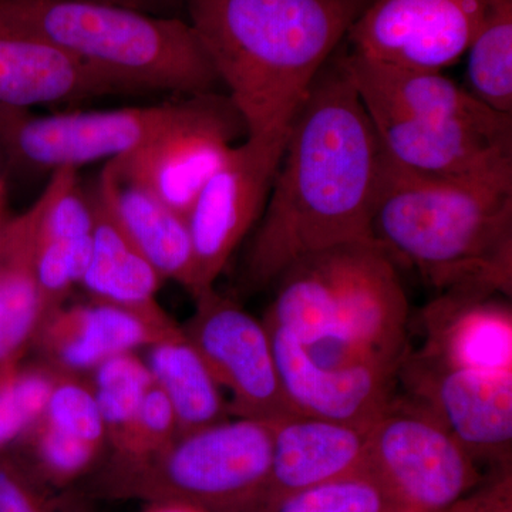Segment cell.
<instances>
[{"label": "cell", "instance_id": "cell-15", "mask_svg": "<svg viewBox=\"0 0 512 512\" xmlns=\"http://www.w3.org/2000/svg\"><path fill=\"white\" fill-rule=\"evenodd\" d=\"M265 326L282 390L296 413L370 429L396 396L400 365L320 366L291 333Z\"/></svg>", "mask_w": 512, "mask_h": 512}, {"label": "cell", "instance_id": "cell-27", "mask_svg": "<svg viewBox=\"0 0 512 512\" xmlns=\"http://www.w3.org/2000/svg\"><path fill=\"white\" fill-rule=\"evenodd\" d=\"M262 512H407L369 467L275 501Z\"/></svg>", "mask_w": 512, "mask_h": 512}, {"label": "cell", "instance_id": "cell-6", "mask_svg": "<svg viewBox=\"0 0 512 512\" xmlns=\"http://www.w3.org/2000/svg\"><path fill=\"white\" fill-rule=\"evenodd\" d=\"M271 461V423L238 417L177 436L143 460H109L96 490L104 497L174 501L204 512H261Z\"/></svg>", "mask_w": 512, "mask_h": 512}, {"label": "cell", "instance_id": "cell-38", "mask_svg": "<svg viewBox=\"0 0 512 512\" xmlns=\"http://www.w3.org/2000/svg\"><path fill=\"white\" fill-rule=\"evenodd\" d=\"M369 2H370V0H369Z\"/></svg>", "mask_w": 512, "mask_h": 512}, {"label": "cell", "instance_id": "cell-36", "mask_svg": "<svg viewBox=\"0 0 512 512\" xmlns=\"http://www.w3.org/2000/svg\"><path fill=\"white\" fill-rule=\"evenodd\" d=\"M2 168H3V160H2V157H0V177H2V175H3Z\"/></svg>", "mask_w": 512, "mask_h": 512}, {"label": "cell", "instance_id": "cell-31", "mask_svg": "<svg viewBox=\"0 0 512 512\" xmlns=\"http://www.w3.org/2000/svg\"><path fill=\"white\" fill-rule=\"evenodd\" d=\"M40 478L19 458L0 454V512H56Z\"/></svg>", "mask_w": 512, "mask_h": 512}, {"label": "cell", "instance_id": "cell-23", "mask_svg": "<svg viewBox=\"0 0 512 512\" xmlns=\"http://www.w3.org/2000/svg\"><path fill=\"white\" fill-rule=\"evenodd\" d=\"M92 198V258L80 285L96 301L131 308L157 305V292L164 279L94 191Z\"/></svg>", "mask_w": 512, "mask_h": 512}, {"label": "cell", "instance_id": "cell-20", "mask_svg": "<svg viewBox=\"0 0 512 512\" xmlns=\"http://www.w3.org/2000/svg\"><path fill=\"white\" fill-rule=\"evenodd\" d=\"M419 349L444 365L512 373V311L497 296L444 293L423 313Z\"/></svg>", "mask_w": 512, "mask_h": 512}, {"label": "cell", "instance_id": "cell-8", "mask_svg": "<svg viewBox=\"0 0 512 512\" xmlns=\"http://www.w3.org/2000/svg\"><path fill=\"white\" fill-rule=\"evenodd\" d=\"M367 467L407 512H444L483 480L430 409L396 393L370 426Z\"/></svg>", "mask_w": 512, "mask_h": 512}, {"label": "cell", "instance_id": "cell-1", "mask_svg": "<svg viewBox=\"0 0 512 512\" xmlns=\"http://www.w3.org/2000/svg\"><path fill=\"white\" fill-rule=\"evenodd\" d=\"M380 158L375 126L335 53L289 123L241 286L268 288L305 256L372 241Z\"/></svg>", "mask_w": 512, "mask_h": 512}, {"label": "cell", "instance_id": "cell-29", "mask_svg": "<svg viewBox=\"0 0 512 512\" xmlns=\"http://www.w3.org/2000/svg\"><path fill=\"white\" fill-rule=\"evenodd\" d=\"M40 419L90 446L103 451L107 446L106 429L92 383L82 375L59 372L45 413Z\"/></svg>", "mask_w": 512, "mask_h": 512}, {"label": "cell", "instance_id": "cell-35", "mask_svg": "<svg viewBox=\"0 0 512 512\" xmlns=\"http://www.w3.org/2000/svg\"><path fill=\"white\" fill-rule=\"evenodd\" d=\"M6 204H8V188H6L5 177H0V228L9 220L6 214Z\"/></svg>", "mask_w": 512, "mask_h": 512}, {"label": "cell", "instance_id": "cell-16", "mask_svg": "<svg viewBox=\"0 0 512 512\" xmlns=\"http://www.w3.org/2000/svg\"><path fill=\"white\" fill-rule=\"evenodd\" d=\"M181 329L160 303L131 308L92 299L50 313L37 330L32 348L47 365L82 375L111 357L163 342Z\"/></svg>", "mask_w": 512, "mask_h": 512}, {"label": "cell", "instance_id": "cell-25", "mask_svg": "<svg viewBox=\"0 0 512 512\" xmlns=\"http://www.w3.org/2000/svg\"><path fill=\"white\" fill-rule=\"evenodd\" d=\"M467 53L468 92L490 109L512 114V0H490Z\"/></svg>", "mask_w": 512, "mask_h": 512}, {"label": "cell", "instance_id": "cell-14", "mask_svg": "<svg viewBox=\"0 0 512 512\" xmlns=\"http://www.w3.org/2000/svg\"><path fill=\"white\" fill-rule=\"evenodd\" d=\"M366 110L384 153L403 167L453 183L512 188V128L493 130L410 119L376 107Z\"/></svg>", "mask_w": 512, "mask_h": 512}, {"label": "cell", "instance_id": "cell-37", "mask_svg": "<svg viewBox=\"0 0 512 512\" xmlns=\"http://www.w3.org/2000/svg\"><path fill=\"white\" fill-rule=\"evenodd\" d=\"M0 229H2V228H0Z\"/></svg>", "mask_w": 512, "mask_h": 512}, {"label": "cell", "instance_id": "cell-4", "mask_svg": "<svg viewBox=\"0 0 512 512\" xmlns=\"http://www.w3.org/2000/svg\"><path fill=\"white\" fill-rule=\"evenodd\" d=\"M274 285L264 322L291 333L320 366H399L409 350L402 278L373 241L305 256Z\"/></svg>", "mask_w": 512, "mask_h": 512}, {"label": "cell", "instance_id": "cell-2", "mask_svg": "<svg viewBox=\"0 0 512 512\" xmlns=\"http://www.w3.org/2000/svg\"><path fill=\"white\" fill-rule=\"evenodd\" d=\"M247 127L282 136L369 0H180Z\"/></svg>", "mask_w": 512, "mask_h": 512}, {"label": "cell", "instance_id": "cell-12", "mask_svg": "<svg viewBox=\"0 0 512 512\" xmlns=\"http://www.w3.org/2000/svg\"><path fill=\"white\" fill-rule=\"evenodd\" d=\"M490 0H370L350 26V52L389 66L443 72L466 55Z\"/></svg>", "mask_w": 512, "mask_h": 512}, {"label": "cell", "instance_id": "cell-24", "mask_svg": "<svg viewBox=\"0 0 512 512\" xmlns=\"http://www.w3.org/2000/svg\"><path fill=\"white\" fill-rule=\"evenodd\" d=\"M146 363L154 383L173 407L178 436L228 420L231 416L221 387L183 329L150 346Z\"/></svg>", "mask_w": 512, "mask_h": 512}, {"label": "cell", "instance_id": "cell-9", "mask_svg": "<svg viewBox=\"0 0 512 512\" xmlns=\"http://www.w3.org/2000/svg\"><path fill=\"white\" fill-rule=\"evenodd\" d=\"M195 302L183 330L215 382L231 394V414L262 421L298 416L282 390L265 323L215 288Z\"/></svg>", "mask_w": 512, "mask_h": 512}, {"label": "cell", "instance_id": "cell-19", "mask_svg": "<svg viewBox=\"0 0 512 512\" xmlns=\"http://www.w3.org/2000/svg\"><path fill=\"white\" fill-rule=\"evenodd\" d=\"M128 94L62 50L0 26V107L32 109Z\"/></svg>", "mask_w": 512, "mask_h": 512}, {"label": "cell", "instance_id": "cell-11", "mask_svg": "<svg viewBox=\"0 0 512 512\" xmlns=\"http://www.w3.org/2000/svg\"><path fill=\"white\" fill-rule=\"evenodd\" d=\"M397 380L407 396L434 413L477 466H511L512 373L458 369L420 350H407Z\"/></svg>", "mask_w": 512, "mask_h": 512}, {"label": "cell", "instance_id": "cell-5", "mask_svg": "<svg viewBox=\"0 0 512 512\" xmlns=\"http://www.w3.org/2000/svg\"><path fill=\"white\" fill-rule=\"evenodd\" d=\"M0 26L26 33L109 77L128 94L220 93L190 23L97 0H0Z\"/></svg>", "mask_w": 512, "mask_h": 512}, {"label": "cell", "instance_id": "cell-17", "mask_svg": "<svg viewBox=\"0 0 512 512\" xmlns=\"http://www.w3.org/2000/svg\"><path fill=\"white\" fill-rule=\"evenodd\" d=\"M339 57L366 107L416 120L512 128V114L490 109L441 72L389 66L353 52L339 53Z\"/></svg>", "mask_w": 512, "mask_h": 512}, {"label": "cell", "instance_id": "cell-18", "mask_svg": "<svg viewBox=\"0 0 512 512\" xmlns=\"http://www.w3.org/2000/svg\"><path fill=\"white\" fill-rule=\"evenodd\" d=\"M269 423L271 474L261 512L286 495L367 467L369 429L302 414Z\"/></svg>", "mask_w": 512, "mask_h": 512}, {"label": "cell", "instance_id": "cell-3", "mask_svg": "<svg viewBox=\"0 0 512 512\" xmlns=\"http://www.w3.org/2000/svg\"><path fill=\"white\" fill-rule=\"evenodd\" d=\"M370 237L439 295H511L512 188L419 174L382 148Z\"/></svg>", "mask_w": 512, "mask_h": 512}, {"label": "cell", "instance_id": "cell-7", "mask_svg": "<svg viewBox=\"0 0 512 512\" xmlns=\"http://www.w3.org/2000/svg\"><path fill=\"white\" fill-rule=\"evenodd\" d=\"M214 93L177 97L153 106L72 111L36 116L28 109L0 107L3 164L35 171L110 161L133 153L194 117Z\"/></svg>", "mask_w": 512, "mask_h": 512}, {"label": "cell", "instance_id": "cell-21", "mask_svg": "<svg viewBox=\"0 0 512 512\" xmlns=\"http://www.w3.org/2000/svg\"><path fill=\"white\" fill-rule=\"evenodd\" d=\"M94 192L161 278L177 282L192 295L194 249L187 218L121 175L110 161Z\"/></svg>", "mask_w": 512, "mask_h": 512}, {"label": "cell", "instance_id": "cell-32", "mask_svg": "<svg viewBox=\"0 0 512 512\" xmlns=\"http://www.w3.org/2000/svg\"><path fill=\"white\" fill-rule=\"evenodd\" d=\"M444 512H512L511 466L493 468L490 476Z\"/></svg>", "mask_w": 512, "mask_h": 512}, {"label": "cell", "instance_id": "cell-34", "mask_svg": "<svg viewBox=\"0 0 512 512\" xmlns=\"http://www.w3.org/2000/svg\"><path fill=\"white\" fill-rule=\"evenodd\" d=\"M143 512H204L200 508L183 503H174V501H154L148 503V507Z\"/></svg>", "mask_w": 512, "mask_h": 512}, {"label": "cell", "instance_id": "cell-30", "mask_svg": "<svg viewBox=\"0 0 512 512\" xmlns=\"http://www.w3.org/2000/svg\"><path fill=\"white\" fill-rule=\"evenodd\" d=\"M177 436L173 407L160 387L153 383L144 396L133 429L123 446L111 453L110 461L130 463L143 460L163 450Z\"/></svg>", "mask_w": 512, "mask_h": 512}, {"label": "cell", "instance_id": "cell-13", "mask_svg": "<svg viewBox=\"0 0 512 512\" xmlns=\"http://www.w3.org/2000/svg\"><path fill=\"white\" fill-rule=\"evenodd\" d=\"M247 127L225 93H214L194 117L110 163L128 180L188 217L195 198Z\"/></svg>", "mask_w": 512, "mask_h": 512}, {"label": "cell", "instance_id": "cell-26", "mask_svg": "<svg viewBox=\"0 0 512 512\" xmlns=\"http://www.w3.org/2000/svg\"><path fill=\"white\" fill-rule=\"evenodd\" d=\"M94 397L99 406L107 446L119 450L136 423L141 403L154 383L146 360L136 352L114 356L92 370Z\"/></svg>", "mask_w": 512, "mask_h": 512}, {"label": "cell", "instance_id": "cell-22", "mask_svg": "<svg viewBox=\"0 0 512 512\" xmlns=\"http://www.w3.org/2000/svg\"><path fill=\"white\" fill-rule=\"evenodd\" d=\"M43 197L0 229V367L16 365L32 348L46 318L35 254Z\"/></svg>", "mask_w": 512, "mask_h": 512}, {"label": "cell", "instance_id": "cell-33", "mask_svg": "<svg viewBox=\"0 0 512 512\" xmlns=\"http://www.w3.org/2000/svg\"><path fill=\"white\" fill-rule=\"evenodd\" d=\"M97 2L114 3V5L127 6V8L161 16H178V12L183 10L180 0H97Z\"/></svg>", "mask_w": 512, "mask_h": 512}, {"label": "cell", "instance_id": "cell-28", "mask_svg": "<svg viewBox=\"0 0 512 512\" xmlns=\"http://www.w3.org/2000/svg\"><path fill=\"white\" fill-rule=\"evenodd\" d=\"M59 372L45 362L0 367V454L25 439L43 416Z\"/></svg>", "mask_w": 512, "mask_h": 512}, {"label": "cell", "instance_id": "cell-10", "mask_svg": "<svg viewBox=\"0 0 512 512\" xmlns=\"http://www.w3.org/2000/svg\"><path fill=\"white\" fill-rule=\"evenodd\" d=\"M286 134L247 137L229 151L188 212L194 249V292L214 288L235 249L262 217Z\"/></svg>", "mask_w": 512, "mask_h": 512}]
</instances>
